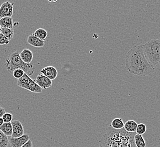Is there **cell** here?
Masks as SVG:
<instances>
[{"instance_id": "obj_1", "label": "cell", "mask_w": 160, "mask_h": 147, "mask_svg": "<svg viewBox=\"0 0 160 147\" xmlns=\"http://www.w3.org/2000/svg\"><path fill=\"white\" fill-rule=\"evenodd\" d=\"M126 68L130 73L140 77L150 75L154 73L155 67L152 66L145 57L142 45L133 46L127 53Z\"/></svg>"}, {"instance_id": "obj_2", "label": "cell", "mask_w": 160, "mask_h": 147, "mask_svg": "<svg viewBox=\"0 0 160 147\" xmlns=\"http://www.w3.org/2000/svg\"><path fill=\"white\" fill-rule=\"evenodd\" d=\"M135 132H128L124 128L115 130L110 126L99 140V147H136Z\"/></svg>"}, {"instance_id": "obj_3", "label": "cell", "mask_w": 160, "mask_h": 147, "mask_svg": "<svg viewBox=\"0 0 160 147\" xmlns=\"http://www.w3.org/2000/svg\"><path fill=\"white\" fill-rule=\"evenodd\" d=\"M4 66L10 73L17 69H21L29 77L32 75L35 71L34 64H28L23 61L19 53L16 51L11 53L6 58Z\"/></svg>"}, {"instance_id": "obj_4", "label": "cell", "mask_w": 160, "mask_h": 147, "mask_svg": "<svg viewBox=\"0 0 160 147\" xmlns=\"http://www.w3.org/2000/svg\"><path fill=\"white\" fill-rule=\"evenodd\" d=\"M145 57L150 64L155 67L160 64V39H154L142 45Z\"/></svg>"}, {"instance_id": "obj_5", "label": "cell", "mask_w": 160, "mask_h": 147, "mask_svg": "<svg viewBox=\"0 0 160 147\" xmlns=\"http://www.w3.org/2000/svg\"><path fill=\"white\" fill-rule=\"evenodd\" d=\"M17 85L19 87L28 90L34 93H42V89L35 82V80L32 79L30 77L25 74L21 78L17 81Z\"/></svg>"}, {"instance_id": "obj_6", "label": "cell", "mask_w": 160, "mask_h": 147, "mask_svg": "<svg viewBox=\"0 0 160 147\" xmlns=\"http://www.w3.org/2000/svg\"><path fill=\"white\" fill-rule=\"evenodd\" d=\"M14 3H11L9 1L3 2L0 6V18L11 17L13 14Z\"/></svg>"}, {"instance_id": "obj_7", "label": "cell", "mask_w": 160, "mask_h": 147, "mask_svg": "<svg viewBox=\"0 0 160 147\" xmlns=\"http://www.w3.org/2000/svg\"><path fill=\"white\" fill-rule=\"evenodd\" d=\"M35 82L42 89H48L52 85V80L49 79L42 74L38 75L36 79L35 80Z\"/></svg>"}, {"instance_id": "obj_8", "label": "cell", "mask_w": 160, "mask_h": 147, "mask_svg": "<svg viewBox=\"0 0 160 147\" xmlns=\"http://www.w3.org/2000/svg\"><path fill=\"white\" fill-rule=\"evenodd\" d=\"M11 123L12 127V138H19L25 134L23 127L20 121H14Z\"/></svg>"}, {"instance_id": "obj_9", "label": "cell", "mask_w": 160, "mask_h": 147, "mask_svg": "<svg viewBox=\"0 0 160 147\" xmlns=\"http://www.w3.org/2000/svg\"><path fill=\"white\" fill-rule=\"evenodd\" d=\"M29 140H30L29 135L26 134L19 138H11L9 140V144L12 147H22Z\"/></svg>"}, {"instance_id": "obj_10", "label": "cell", "mask_w": 160, "mask_h": 147, "mask_svg": "<svg viewBox=\"0 0 160 147\" xmlns=\"http://www.w3.org/2000/svg\"><path fill=\"white\" fill-rule=\"evenodd\" d=\"M40 73L51 80L55 79L58 75V70L55 67L53 66L45 67L42 70H41Z\"/></svg>"}, {"instance_id": "obj_11", "label": "cell", "mask_w": 160, "mask_h": 147, "mask_svg": "<svg viewBox=\"0 0 160 147\" xmlns=\"http://www.w3.org/2000/svg\"><path fill=\"white\" fill-rule=\"evenodd\" d=\"M28 43L31 46L36 48H42L45 45L44 41L40 40L37 37L35 36L33 34L28 37Z\"/></svg>"}, {"instance_id": "obj_12", "label": "cell", "mask_w": 160, "mask_h": 147, "mask_svg": "<svg viewBox=\"0 0 160 147\" xmlns=\"http://www.w3.org/2000/svg\"><path fill=\"white\" fill-rule=\"evenodd\" d=\"M19 55L22 60L28 64H31L34 57L33 53L28 49H23L21 52L20 53Z\"/></svg>"}, {"instance_id": "obj_13", "label": "cell", "mask_w": 160, "mask_h": 147, "mask_svg": "<svg viewBox=\"0 0 160 147\" xmlns=\"http://www.w3.org/2000/svg\"><path fill=\"white\" fill-rule=\"evenodd\" d=\"M138 127V123L135 121L129 120L124 123V129L128 132H135Z\"/></svg>"}, {"instance_id": "obj_14", "label": "cell", "mask_w": 160, "mask_h": 147, "mask_svg": "<svg viewBox=\"0 0 160 147\" xmlns=\"http://www.w3.org/2000/svg\"><path fill=\"white\" fill-rule=\"evenodd\" d=\"M0 130L7 136H12V123H4L0 127Z\"/></svg>"}, {"instance_id": "obj_15", "label": "cell", "mask_w": 160, "mask_h": 147, "mask_svg": "<svg viewBox=\"0 0 160 147\" xmlns=\"http://www.w3.org/2000/svg\"><path fill=\"white\" fill-rule=\"evenodd\" d=\"M0 26L1 28L13 29L12 18L5 17V18L0 19Z\"/></svg>"}, {"instance_id": "obj_16", "label": "cell", "mask_w": 160, "mask_h": 147, "mask_svg": "<svg viewBox=\"0 0 160 147\" xmlns=\"http://www.w3.org/2000/svg\"><path fill=\"white\" fill-rule=\"evenodd\" d=\"M110 126L115 130H121L124 128V123L122 119L120 118H116L112 121Z\"/></svg>"}, {"instance_id": "obj_17", "label": "cell", "mask_w": 160, "mask_h": 147, "mask_svg": "<svg viewBox=\"0 0 160 147\" xmlns=\"http://www.w3.org/2000/svg\"><path fill=\"white\" fill-rule=\"evenodd\" d=\"M34 35L40 40L45 41L48 36L47 31L43 28H38L34 32Z\"/></svg>"}, {"instance_id": "obj_18", "label": "cell", "mask_w": 160, "mask_h": 147, "mask_svg": "<svg viewBox=\"0 0 160 147\" xmlns=\"http://www.w3.org/2000/svg\"><path fill=\"white\" fill-rule=\"evenodd\" d=\"M135 143L136 147H145L146 143L142 135L136 134L135 135Z\"/></svg>"}, {"instance_id": "obj_19", "label": "cell", "mask_w": 160, "mask_h": 147, "mask_svg": "<svg viewBox=\"0 0 160 147\" xmlns=\"http://www.w3.org/2000/svg\"><path fill=\"white\" fill-rule=\"evenodd\" d=\"M9 141L6 135L0 130V147H8Z\"/></svg>"}, {"instance_id": "obj_20", "label": "cell", "mask_w": 160, "mask_h": 147, "mask_svg": "<svg viewBox=\"0 0 160 147\" xmlns=\"http://www.w3.org/2000/svg\"><path fill=\"white\" fill-rule=\"evenodd\" d=\"M1 34H3L5 36H6L10 41L14 36V30L10 28H2Z\"/></svg>"}, {"instance_id": "obj_21", "label": "cell", "mask_w": 160, "mask_h": 147, "mask_svg": "<svg viewBox=\"0 0 160 147\" xmlns=\"http://www.w3.org/2000/svg\"><path fill=\"white\" fill-rule=\"evenodd\" d=\"M147 131V127L144 123H140L138 125L136 133L138 135H142L145 133Z\"/></svg>"}, {"instance_id": "obj_22", "label": "cell", "mask_w": 160, "mask_h": 147, "mask_svg": "<svg viewBox=\"0 0 160 147\" xmlns=\"http://www.w3.org/2000/svg\"><path fill=\"white\" fill-rule=\"evenodd\" d=\"M12 75L16 79H20L23 77L25 74V72L21 69H17L12 72Z\"/></svg>"}, {"instance_id": "obj_23", "label": "cell", "mask_w": 160, "mask_h": 147, "mask_svg": "<svg viewBox=\"0 0 160 147\" xmlns=\"http://www.w3.org/2000/svg\"><path fill=\"white\" fill-rule=\"evenodd\" d=\"M4 123H9L12 122V114L10 113H5L2 116Z\"/></svg>"}, {"instance_id": "obj_24", "label": "cell", "mask_w": 160, "mask_h": 147, "mask_svg": "<svg viewBox=\"0 0 160 147\" xmlns=\"http://www.w3.org/2000/svg\"><path fill=\"white\" fill-rule=\"evenodd\" d=\"M10 43V40L3 35V34H0V45H8Z\"/></svg>"}, {"instance_id": "obj_25", "label": "cell", "mask_w": 160, "mask_h": 147, "mask_svg": "<svg viewBox=\"0 0 160 147\" xmlns=\"http://www.w3.org/2000/svg\"><path fill=\"white\" fill-rule=\"evenodd\" d=\"M22 147H33V144H32V141L31 140H29L28 141L24 144Z\"/></svg>"}, {"instance_id": "obj_26", "label": "cell", "mask_w": 160, "mask_h": 147, "mask_svg": "<svg viewBox=\"0 0 160 147\" xmlns=\"http://www.w3.org/2000/svg\"><path fill=\"white\" fill-rule=\"evenodd\" d=\"M5 113H6V111L5 110V109L0 106V118H2Z\"/></svg>"}, {"instance_id": "obj_27", "label": "cell", "mask_w": 160, "mask_h": 147, "mask_svg": "<svg viewBox=\"0 0 160 147\" xmlns=\"http://www.w3.org/2000/svg\"><path fill=\"white\" fill-rule=\"evenodd\" d=\"M3 123H4V122H3V119H2V118H0V127L2 126V125H3Z\"/></svg>"}, {"instance_id": "obj_28", "label": "cell", "mask_w": 160, "mask_h": 147, "mask_svg": "<svg viewBox=\"0 0 160 147\" xmlns=\"http://www.w3.org/2000/svg\"><path fill=\"white\" fill-rule=\"evenodd\" d=\"M48 1L50 2H52V3H53V2H57L58 1L57 0H55V1H51V0H48Z\"/></svg>"}, {"instance_id": "obj_29", "label": "cell", "mask_w": 160, "mask_h": 147, "mask_svg": "<svg viewBox=\"0 0 160 147\" xmlns=\"http://www.w3.org/2000/svg\"><path fill=\"white\" fill-rule=\"evenodd\" d=\"M14 26H19L18 22H16V23H15V24H14V25H13V26H14Z\"/></svg>"}, {"instance_id": "obj_30", "label": "cell", "mask_w": 160, "mask_h": 147, "mask_svg": "<svg viewBox=\"0 0 160 147\" xmlns=\"http://www.w3.org/2000/svg\"><path fill=\"white\" fill-rule=\"evenodd\" d=\"M1 30H2V28H1V26H0V34L1 33Z\"/></svg>"}]
</instances>
